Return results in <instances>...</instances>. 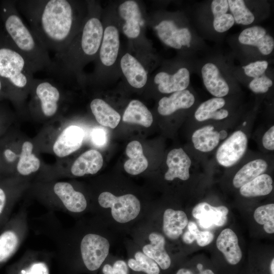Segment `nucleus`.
I'll return each mask as SVG.
<instances>
[{
	"label": "nucleus",
	"mask_w": 274,
	"mask_h": 274,
	"mask_svg": "<svg viewBox=\"0 0 274 274\" xmlns=\"http://www.w3.org/2000/svg\"><path fill=\"white\" fill-rule=\"evenodd\" d=\"M110 228L94 217L57 235L59 256L71 274H97L110 255Z\"/></svg>",
	"instance_id": "1"
},
{
	"label": "nucleus",
	"mask_w": 274,
	"mask_h": 274,
	"mask_svg": "<svg viewBox=\"0 0 274 274\" xmlns=\"http://www.w3.org/2000/svg\"><path fill=\"white\" fill-rule=\"evenodd\" d=\"M17 7L29 28L48 51L62 52L74 38L78 18L68 0H21Z\"/></svg>",
	"instance_id": "2"
},
{
	"label": "nucleus",
	"mask_w": 274,
	"mask_h": 274,
	"mask_svg": "<svg viewBox=\"0 0 274 274\" xmlns=\"http://www.w3.org/2000/svg\"><path fill=\"white\" fill-rule=\"evenodd\" d=\"M5 28L10 41L29 61L36 73L45 71L51 63L48 51L41 45L19 15L14 5L4 7Z\"/></svg>",
	"instance_id": "3"
},
{
	"label": "nucleus",
	"mask_w": 274,
	"mask_h": 274,
	"mask_svg": "<svg viewBox=\"0 0 274 274\" xmlns=\"http://www.w3.org/2000/svg\"><path fill=\"white\" fill-rule=\"evenodd\" d=\"M36 72L32 66L12 44L0 47V77L22 94L30 90Z\"/></svg>",
	"instance_id": "4"
},
{
	"label": "nucleus",
	"mask_w": 274,
	"mask_h": 274,
	"mask_svg": "<svg viewBox=\"0 0 274 274\" xmlns=\"http://www.w3.org/2000/svg\"><path fill=\"white\" fill-rule=\"evenodd\" d=\"M132 240L148 257L154 260L163 271L172 265V259L168 253L165 237L146 219L138 223L129 232Z\"/></svg>",
	"instance_id": "5"
},
{
	"label": "nucleus",
	"mask_w": 274,
	"mask_h": 274,
	"mask_svg": "<svg viewBox=\"0 0 274 274\" xmlns=\"http://www.w3.org/2000/svg\"><path fill=\"white\" fill-rule=\"evenodd\" d=\"M51 189L52 196L45 199L44 202L52 210L62 211L74 216L90 212L91 204L87 197L71 183L57 182Z\"/></svg>",
	"instance_id": "6"
},
{
	"label": "nucleus",
	"mask_w": 274,
	"mask_h": 274,
	"mask_svg": "<svg viewBox=\"0 0 274 274\" xmlns=\"http://www.w3.org/2000/svg\"><path fill=\"white\" fill-rule=\"evenodd\" d=\"M26 210H20L0 231V268L16 253L28 233Z\"/></svg>",
	"instance_id": "7"
},
{
	"label": "nucleus",
	"mask_w": 274,
	"mask_h": 274,
	"mask_svg": "<svg viewBox=\"0 0 274 274\" xmlns=\"http://www.w3.org/2000/svg\"><path fill=\"white\" fill-rule=\"evenodd\" d=\"M63 86L62 84L48 77L43 79L34 78L30 91H32L41 113L45 117L54 116L59 110L63 97L61 90Z\"/></svg>",
	"instance_id": "8"
},
{
	"label": "nucleus",
	"mask_w": 274,
	"mask_h": 274,
	"mask_svg": "<svg viewBox=\"0 0 274 274\" xmlns=\"http://www.w3.org/2000/svg\"><path fill=\"white\" fill-rule=\"evenodd\" d=\"M7 274H51V255L36 251H27L7 269Z\"/></svg>",
	"instance_id": "9"
},
{
	"label": "nucleus",
	"mask_w": 274,
	"mask_h": 274,
	"mask_svg": "<svg viewBox=\"0 0 274 274\" xmlns=\"http://www.w3.org/2000/svg\"><path fill=\"white\" fill-rule=\"evenodd\" d=\"M248 146V139L241 130L234 132L219 147L216 153L218 162L224 167L235 164L245 154Z\"/></svg>",
	"instance_id": "10"
},
{
	"label": "nucleus",
	"mask_w": 274,
	"mask_h": 274,
	"mask_svg": "<svg viewBox=\"0 0 274 274\" xmlns=\"http://www.w3.org/2000/svg\"><path fill=\"white\" fill-rule=\"evenodd\" d=\"M126 259L131 274H160V268L152 259L146 255L132 240L126 242Z\"/></svg>",
	"instance_id": "11"
},
{
	"label": "nucleus",
	"mask_w": 274,
	"mask_h": 274,
	"mask_svg": "<svg viewBox=\"0 0 274 274\" xmlns=\"http://www.w3.org/2000/svg\"><path fill=\"white\" fill-rule=\"evenodd\" d=\"M228 213V209L225 206L214 207L206 202L199 203L192 211L193 217L204 228H208L213 225L219 227L224 225L227 222Z\"/></svg>",
	"instance_id": "12"
},
{
	"label": "nucleus",
	"mask_w": 274,
	"mask_h": 274,
	"mask_svg": "<svg viewBox=\"0 0 274 274\" xmlns=\"http://www.w3.org/2000/svg\"><path fill=\"white\" fill-rule=\"evenodd\" d=\"M160 39L166 45L180 49L190 47L191 34L187 28H178L173 21L163 20L155 26Z\"/></svg>",
	"instance_id": "13"
},
{
	"label": "nucleus",
	"mask_w": 274,
	"mask_h": 274,
	"mask_svg": "<svg viewBox=\"0 0 274 274\" xmlns=\"http://www.w3.org/2000/svg\"><path fill=\"white\" fill-rule=\"evenodd\" d=\"M84 136V131L81 127L68 126L56 140L53 147L54 153L59 157L68 156L81 147Z\"/></svg>",
	"instance_id": "14"
},
{
	"label": "nucleus",
	"mask_w": 274,
	"mask_h": 274,
	"mask_svg": "<svg viewBox=\"0 0 274 274\" xmlns=\"http://www.w3.org/2000/svg\"><path fill=\"white\" fill-rule=\"evenodd\" d=\"M188 219L182 210L172 208L165 209L162 215L161 230L164 237L170 241H176L182 236L187 226Z\"/></svg>",
	"instance_id": "15"
},
{
	"label": "nucleus",
	"mask_w": 274,
	"mask_h": 274,
	"mask_svg": "<svg viewBox=\"0 0 274 274\" xmlns=\"http://www.w3.org/2000/svg\"><path fill=\"white\" fill-rule=\"evenodd\" d=\"M166 163L168 170L164 175L165 180L172 181L176 178L183 181L189 179L191 161L183 149L172 150L167 154Z\"/></svg>",
	"instance_id": "16"
},
{
	"label": "nucleus",
	"mask_w": 274,
	"mask_h": 274,
	"mask_svg": "<svg viewBox=\"0 0 274 274\" xmlns=\"http://www.w3.org/2000/svg\"><path fill=\"white\" fill-rule=\"evenodd\" d=\"M240 43L257 47L263 55H268L274 48L273 38L260 26H253L243 30L239 35Z\"/></svg>",
	"instance_id": "17"
},
{
	"label": "nucleus",
	"mask_w": 274,
	"mask_h": 274,
	"mask_svg": "<svg viewBox=\"0 0 274 274\" xmlns=\"http://www.w3.org/2000/svg\"><path fill=\"white\" fill-rule=\"evenodd\" d=\"M159 91L163 93H170L185 90L190 83V74L185 67L180 68L173 75L161 72L154 78Z\"/></svg>",
	"instance_id": "18"
},
{
	"label": "nucleus",
	"mask_w": 274,
	"mask_h": 274,
	"mask_svg": "<svg viewBox=\"0 0 274 274\" xmlns=\"http://www.w3.org/2000/svg\"><path fill=\"white\" fill-rule=\"evenodd\" d=\"M120 16L125 21L123 27L124 33L129 38H136L140 33L141 14L138 4L134 1H127L119 7Z\"/></svg>",
	"instance_id": "19"
},
{
	"label": "nucleus",
	"mask_w": 274,
	"mask_h": 274,
	"mask_svg": "<svg viewBox=\"0 0 274 274\" xmlns=\"http://www.w3.org/2000/svg\"><path fill=\"white\" fill-rule=\"evenodd\" d=\"M102 164L103 158L100 153L91 149L84 152L74 161L71 172L75 177L94 175L101 169Z\"/></svg>",
	"instance_id": "20"
},
{
	"label": "nucleus",
	"mask_w": 274,
	"mask_h": 274,
	"mask_svg": "<svg viewBox=\"0 0 274 274\" xmlns=\"http://www.w3.org/2000/svg\"><path fill=\"white\" fill-rule=\"evenodd\" d=\"M201 74L204 85L211 94L216 97H222L228 94V85L215 64H205L201 68Z\"/></svg>",
	"instance_id": "21"
},
{
	"label": "nucleus",
	"mask_w": 274,
	"mask_h": 274,
	"mask_svg": "<svg viewBox=\"0 0 274 274\" xmlns=\"http://www.w3.org/2000/svg\"><path fill=\"white\" fill-rule=\"evenodd\" d=\"M216 246L229 264L235 265L241 261L242 252L237 236L232 230L226 228L222 230L217 238Z\"/></svg>",
	"instance_id": "22"
},
{
	"label": "nucleus",
	"mask_w": 274,
	"mask_h": 274,
	"mask_svg": "<svg viewBox=\"0 0 274 274\" xmlns=\"http://www.w3.org/2000/svg\"><path fill=\"white\" fill-rule=\"evenodd\" d=\"M194 101V95L188 90L175 92L169 97H163L159 100L158 112L163 116L169 115L178 110L190 108Z\"/></svg>",
	"instance_id": "23"
},
{
	"label": "nucleus",
	"mask_w": 274,
	"mask_h": 274,
	"mask_svg": "<svg viewBox=\"0 0 274 274\" xmlns=\"http://www.w3.org/2000/svg\"><path fill=\"white\" fill-rule=\"evenodd\" d=\"M101 43L100 61L106 66H111L116 61L119 48V35L117 28L114 26H107L104 32Z\"/></svg>",
	"instance_id": "24"
},
{
	"label": "nucleus",
	"mask_w": 274,
	"mask_h": 274,
	"mask_svg": "<svg viewBox=\"0 0 274 274\" xmlns=\"http://www.w3.org/2000/svg\"><path fill=\"white\" fill-rule=\"evenodd\" d=\"M120 65L124 75L131 86L140 88L146 84L147 73L143 65L131 55L126 53L121 59Z\"/></svg>",
	"instance_id": "25"
},
{
	"label": "nucleus",
	"mask_w": 274,
	"mask_h": 274,
	"mask_svg": "<svg viewBox=\"0 0 274 274\" xmlns=\"http://www.w3.org/2000/svg\"><path fill=\"white\" fill-rule=\"evenodd\" d=\"M17 194L14 181L0 180V231L11 218Z\"/></svg>",
	"instance_id": "26"
},
{
	"label": "nucleus",
	"mask_w": 274,
	"mask_h": 274,
	"mask_svg": "<svg viewBox=\"0 0 274 274\" xmlns=\"http://www.w3.org/2000/svg\"><path fill=\"white\" fill-rule=\"evenodd\" d=\"M128 157L124 163L125 170L131 175H137L144 172L148 166V161L144 155L141 144L137 141L130 142L126 148Z\"/></svg>",
	"instance_id": "27"
},
{
	"label": "nucleus",
	"mask_w": 274,
	"mask_h": 274,
	"mask_svg": "<svg viewBox=\"0 0 274 274\" xmlns=\"http://www.w3.org/2000/svg\"><path fill=\"white\" fill-rule=\"evenodd\" d=\"M225 104L222 97H214L201 104L196 110L194 117L198 121H203L210 119L222 120L228 116V111L221 109Z\"/></svg>",
	"instance_id": "28"
},
{
	"label": "nucleus",
	"mask_w": 274,
	"mask_h": 274,
	"mask_svg": "<svg viewBox=\"0 0 274 274\" xmlns=\"http://www.w3.org/2000/svg\"><path fill=\"white\" fill-rule=\"evenodd\" d=\"M90 107L92 114L100 124L111 128H115L118 125L121 119L120 114L104 100L93 99Z\"/></svg>",
	"instance_id": "29"
},
{
	"label": "nucleus",
	"mask_w": 274,
	"mask_h": 274,
	"mask_svg": "<svg viewBox=\"0 0 274 274\" xmlns=\"http://www.w3.org/2000/svg\"><path fill=\"white\" fill-rule=\"evenodd\" d=\"M123 121L149 127L153 122V116L141 101L132 100L129 103L124 112Z\"/></svg>",
	"instance_id": "30"
},
{
	"label": "nucleus",
	"mask_w": 274,
	"mask_h": 274,
	"mask_svg": "<svg viewBox=\"0 0 274 274\" xmlns=\"http://www.w3.org/2000/svg\"><path fill=\"white\" fill-rule=\"evenodd\" d=\"M214 127L207 125L196 130L192 135L194 148L201 152H208L214 150L220 141L219 132L214 130Z\"/></svg>",
	"instance_id": "31"
},
{
	"label": "nucleus",
	"mask_w": 274,
	"mask_h": 274,
	"mask_svg": "<svg viewBox=\"0 0 274 274\" xmlns=\"http://www.w3.org/2000/svg\"><path fill=\"white\" fill-rule=\"evenodd\" d=\"M267 162L263 159H257L244 165L235 174L233 179V185L240 188L246 183L263 174L267 168Z\"/></svg>",
	"instance_id": "32"
},
{
	"label": "nucleus",
	"mask_w": 274,
	"mask_h": 274,
	"mask_svg": "<svg viewBox=\"0 0 274 274\" xmlns=\"http://www.w3.org/2000/svg\"><path fill=\"white\" fill-rule=\"evenodd\" d=\"M32 150L33 145L30 142L23 143L16 166L17 172L21 176L30 175L40 168V159L32 153Z\"/></svg>",
	"instance_id": "33"
},
{
	"label": "nucleus",
	"mask_w": 274,
	"mask_h": 274,
	"mask_svg": "<svg viewBox=\"0 0 274 274\" xmlns=\"http://www.w3.org/2000/svg\"><path fill=\"white\" fill-rule=\"evenodd\" d=\"M272 183L269 175L262 174L242 186L239 192L247 197L266 195L272 190Z\"/></svg>",
	"instance_id": "34"
},
{
	"label": "nucleus",
	"mask_w": 274,
	"mask_h": 274,
	"mask_svg": "<svg viewBox=\"0 0 274 274\" xmlns=\"http://www.w3.org/2000/svg\"><path fill=\"white\" fill-rule=\"evenodd\" d=\"M228 4L230 12L237 24L249 25L255 19L253 13L246 7L242 0H228Z\"/></svg>",
	"instance_id": "35"
},
{
	"label": "nucleus",
	"mask_w": 274,
	"mask_h": 274,
	"mask_svg": "<svg viewBox=\"0 0 274 274\" xmlns=\"http://www.w3.org/2000/svg\"><path fill=\"white\" fill-rule=\"evenodd\" d=\"M255 220L263 225L265 231L269 234L274 232V204L269 203L257 208L254 213Z\"/></svg>",
	"instance_id": "36"
},
{
	"label": "nucleus",
	"mask_w": 274,
	"mask_h": 274,
	"mask_svg": "<svg viewBox=\"0 0 274 274\" xmlns=\"http://www.w3.org/2000/svg\"><path fill=\"white\" fill-rule=\"evenodd\" d=\"M97 274H131L126 260L110 255Z\"/></svg>",
	"instance_id": "37"
},
{
	"label": "nucleus",
	"mask_w": 274,
	"mask_h": 274,
	"mask_svg": "<svg viewBox=\"0 0 274 274\" xmlns=\"http://www.w3.org/2000/svg\"><path fill=\"white\" fill-rule=\"evenodd\" d=\"M267 67L268 62L262 60L250 63L243 68L247 76L254 79L263 75Z\"/></svg>",
	"instance_id": "38"
},
{
	"label": "nucleus",
	"mask_w": 274,
	"mask_h": 274,
	"mask_svg": "<svg viewBox=\"0 0 274 274\" xmlns=\"http://www.w3.org/2000/svg\"><path fill=\"white\" fill-rule=\"evenodd\" d=\"M272 80L263 75L259 77L253 79L249 83L250 89L256 93H264L267 92L269 87L272 86Z\"/></svg>",
	"instance_id": "39"
},
{
	"label": "nucleus",
	"mask_w": 274,
	"mask_h": 274,
	"mask_svg": "<svg viewBox=\"0 0 274 274\" xmlns=\"http://www.w3.org/2000/svg\"><path fill=\"white\" fill-rule=\"evenodd\" d=\"M234 22V19L232 15L226 13L214 17L213 26L216 31L223 32L229 29L233 25Z\"/></svg>",
	"instance_id": "40"
},
{
	"label": "nucleus",
	"mask_w": 274,
	"mask_h": 274,
	"mask_svg": "<svg viewBox=\"0 0 274 274\" xmlns=\"http://www.w3.org/2000/svg\"><path fill=\"white\" fill-rule=\"evenodd\" d=\"M228 8L227 0H214L211 4V10L214 17L226 14Z\"/></svg>",
	"instance_id": "41"
},
{
	"label": "nucleus",
	"mask_w": 274,
	"mask_h": 274,
	"mask_svg": "<svg viewBox=\"0 0 274 274\" xmlns=\"http://www.w3.org/2000/svg\"><path fill=\"white\" fill-rule=\"evenodd\" d=\"M214 237V234L209 231H199L195 236V240L198 246L204 247L210 244Z\"/></svg>",
	"instance_id": "42"
},
{
	"label": "nucleus",
	"mask_w": 274,
	"mask_h": 274,
	"mask_svg": "<svg viewBox=\"0 0 274 274\" xmlns=\"http://www.w3.org/2000/svg\"><path fill=\"white\" fill-rule=\"evenodd\" d=\"M91 138L93 143L98 146H103L106 142V133L100 128H94L91 133Z\"/></svg>",
	"instance_id": "43"
},
{
	"label": "nucleus",
	"mask_w": 274,
	"mask_h": 274,
	"mask_svg": "<svg viewBox=\"0 0 274 274\" xmlns=\"http://www.w3.org/2000/svg\"><path fill=\"white\" fill-rule=\"evenodd\" d=\"M263 147L268 150H274V126H272L262 138Z\"/></svg>",
	"instance_id": "44"
},
{
	"label": "nucleus",
	"mask_w": 274,
	"mask_h": 274,
	"mask_svg": "<svg viewBox=\"0 0 274 274\" xmlns=\"http://www.w3.org/2000/svg\"><path fill=\"white\" fill-rule=\"evenodd\" d=\"M182 242L186 244H191L195 239V236L188 230L184 232L181 236Z\"/></svg>",
	"instance_id": "45"
},
{
	"label": "nucleus",
	"mask_w": 274,
	"mask_h": 274,
	"mask_svg": "<svg viewBox=\"0 0 274 274\" xmlns=\"http://www.w3.org/2000/svg\"><path fill=\"white\" fill-rule=\"evenodd\" d=\"M187 226L188 230L195 236L199 231L196 224L193 221H189Z\"/></svg>",
	"instance_id": "46"
},
{
	"label": "nucleus",
	"mask_w": 274,
	"mask_h": 274,
	"mask_svg": "<svg viewBox=\"0 0 274 274\" xmlns=\"http://www.w3.org/2000/svg\"><path fill=\"white\" fill-rule=\"evenodd\" d=\"M176 274H193V273L189 269L180 268L177 271Z\"/></svg>",
	"instance_id": "47"
},
{
	"label": "nucleus",
	"mask_w": 274,
	"mask_h": 274,
	"mask_svg": "<svg viewBox=\"0 0 274 274\" xmlns=\"http://www.w3.org/2000/svg\"><path fill=\"white\" fill-rule=\"evenodd\" d=\"M220 140H223L227 136V132L225 130H222L219 132Z\"/></svg>",
	"instance_id": "48"
},
{
	"label": "nucleus",
	"mask_w": 274,
	"mask_h": 274,
	"mask_svg": "<svg viewBox=\"0 0 274 274\" xmlns=\"http://www.w3.org/2000/svg\"><path fill=\"white\" fill-rule=\"evenodd\" d=\"M199 274H215L214 272L210 269H205L200 272Z\"/></svg>",
	"instance_id": "49"
},
{
	"label": "nucleus",
	"mask_w": 274,
	"mask_h": 274,
	"mask_svg": "<svg viewBox=\"0 0 274 274\" xmlns=\"http://www.w3.org/2000/svg\"><path fill=\"white\" fill-rule=\"evenodd\" d=\"M271 274H274V259H272L270 264Z\"/></svg>",
	"instance_id": "50"
},
{
	"label": "nucleus",
	"mask_w": 274,
	"mask_h": 274,
	"mask_svg": "<svg viewBox=\"0 0 274 274\" xmlns=\"http://www.w3.org/2000/svg\"><path fill=\"white\" fill-rule=\"evenodd\" d=\"M3 89V83L1 80L0 79V92H2Z\"/></svg>",
	"instance_id": "51"
},
{
	"label": "nucleus",
	"mask_w": 274,
	"mask_h": 274,
	"mask_svg": "<svg viewBox=\"0 0 274 274\" xmlns=\"http://www.w3.org/2000/svg\"><path fill=\"white\" fill-rule=\"evenodd\" d=\"M197 267H198V269H199H199H201V268H202V265L201 264H198L197 265Z\"/></svg>",
	"instance_id": "52"
},
{
	"label": "nucleus",
	"mask_w": 274,
	"mask_h": 274,
	"mask_svg": "<svg viewBox=\"0 0 274 274\" xmlns=\"http://www.w3.org/2000/svg\"><path fill=\"white\" fill-rule=\"evenodd\" d=\"M246 123H247L246 122H244L243 123V126H245V125H246Z\"/></svg>",
	"instance_id": "53"
}]
</instances>
